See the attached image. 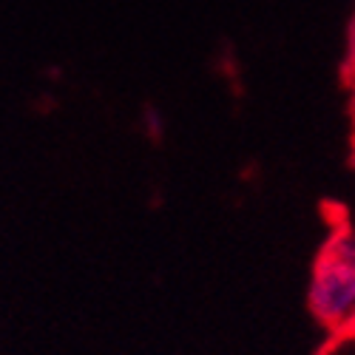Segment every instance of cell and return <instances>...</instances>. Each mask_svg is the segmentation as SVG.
<instances>
[{
  "label": "cell",
  "instance_id": "obj_3",
  "mask_svg": "<svg viewBox=\"0 0 355 355\" xmlns=\"http://www.w3.org/2000/svg\"><path fill=\"white\" fill-rule=\"evenodd\" d=\"M347 333H352V338H355V315H352V321H349V327H347Z\"/></svg>",
  "mask_w": 355,
  "mask_h": 355
},
{
  "label": "cell",
  "instance_id": "obj_1",
  "mask_svg": "<svg viewBox=\"0 0 355 355\" xmlns=\"http://www.w3.org/2000/svg\"><path fill=\"white\" fill-rule=\"evenodd\" d=\"M310 310L333 333H347L355 315V236L341 233L324 248L310 282Z\"/></svg>",
  "mask_w": 355,
  "mask_h": 355
},
{
  "label": "cell",
  "instance_id": "obj_2",
  "mask_svg": "<svg viewBox=\"0 0 355 355\" xmlns=\"http://www.w3.org/2000/svg\"><path fill=\"white\" fill-rule=\"evenodd\" d=\"M349 57H352V69H355V26H352V37H349Z\"/></svg>",
  "mask_w": 355,
  "mask_h": 355
}]
</instances>
